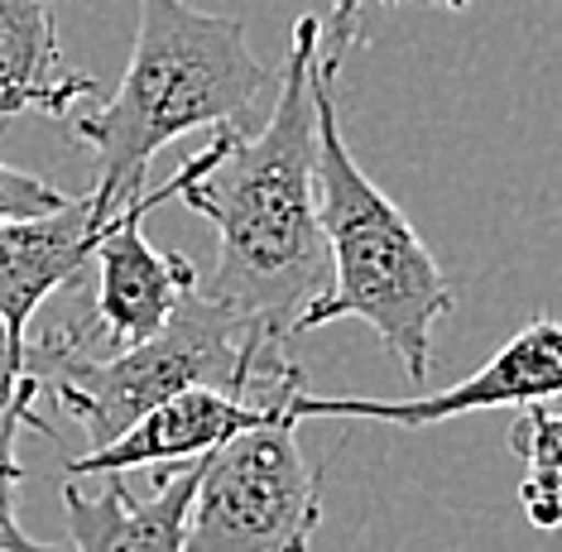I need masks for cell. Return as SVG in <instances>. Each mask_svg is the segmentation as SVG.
Instances as JSON below:
<instances>
[{"label": "cell", "mask_w": 562, "mask_h": 552, "mask_svg": "<svg viewBox=\"0 0 562 552\" xmlns=\"http://www.w3.org/2000/svg\"><path fill=\"white\" fill-rule=\"evenodd\" d=\"M20 384H24V341L0 317V404L15 399Z\"/></svg>", "instance_id": "obj_16"}, {"label": "cell", "mask_w": 562, "mask_h": 552, "mask_svg": "<svg viewBox=\"0 0 562 552\" xmlns=\"http://www.w3.org/2000/svg\"><path fill=\"white\" fill-rule=\"evenodd\" d=\"M317 44L323 20L303 15L274 82L270 121L255 135L212 125L202 154L188 159L178 198L216 236L212 298L270 323L293 341V323L331 279L317 216Z\"/></svg>", "instance_id": "obj_1"}, {"label": "cell", "mask_w": 562, "mask_h": 552, "mask_svg": "<svg viewBox=\"0 0 562 552\" xmlns=\"http://www.w3.org/2000/svg\"><path fill=\"white\" fill-rule=\"evenodd\" d=\"M323 529V471L299 447V418H270L202 457L188 552H308Z\"/></svg>", "instance_id": "obj_5"}, {"label": "cell", "mask_w": 562, "mask_h": 552, "mask_svg": "<svg viewBox=\"0 0 562 552\" xmlns=\"http://www.w3.org/2000/svg\"><path fill=\"white\" fill-rule=\"evenodd\" d=\"M509 447L524 461L519 505L539 529H562L558 523V485H562V408H548V399L524 404Z\"/></svg>", "instance_id": "obj_12"}, {"label": "cell", "mask_w": 562, "mask_h": 552, "mask_svg": "<svg viewBox=\"0 0 562 552\" xmlns=\"http://www.w3.org/2000/svg\"><path fill=\"white\" fill-rule=\"evenodd\" d=\"M87 97L97 82L63 58L48 0H0V121L30 111L68 121Z\"/></svg>", "instance_id": "obj_11"}, {"label": "cell", "mask_w": 562, "mask_h": 552, "mask_svg": "<svg viewBox=\"0 0 562 552\" xmlns=\"http://www.w3.org/2000/svg\"><path fill=\"white\" fill-rule=\"evenodd\" d=\"M202 476V457L178 461L155 481V495L135 499L125 471H106L101 491H78L63 481V515L72 529V552H188V505Z\"/></svg>", "instance_id": "obj_10"}, {"label": "cell", "mask_w": 562, "mask_h": 552, "mask_svg": "<svg viewBox=\"0 0 562 552\" xmlns=\"http://www.w3.org/2000/svg\"><path fill=\"white\" fill-rule=\"evenodd\" d=\"M24 370L82 423L92 447L121 438L145 408L198 384L279 408H289L303 390V370L293 365L284 331L226 307L202 293V284L155 337L111 356L82 351L68 327H44L40 337H24Z\"/></svg>", "instance_id": "obj_3"}, {"label": "cell", "mask_w": 562, "mask_h": 552, "mask_svg": "<svg viewBox=\"0 0 562 552\" xmlns=\"http://www.w3.org/2000/svg\"><path fill=\"white\" fill-rule=\"evenodd\" d=\"M188 178V164H178V173L155 192H139L135 202L111 216L106 230L97 236L92 260L87 269H97V293H92V323H72L68 337L92 356H111L125 346L155 337V331L173 317V307L188 298L202 274L188 255L159 250L145 236V216L164 207L169 198H178Z\"/></svg>", "instance_id": "obj_6"}, {"label": "cell", "mask_w": 562, "mask_h": 552, "mask_svg": "<svg viewBox=\"0 0 562 552\" xmlns=\"http://www.w3.org/2000/svg\"><path fill=\"white\" fill-rule=\"evenodd\" d=\"M337 63L317 54V216H323L331 279L299 313L293 337L356 317L375 331L404 365L408 380H428L432 327L457 307V289L432 260L424 236L394 202L366 178L347 149L337 115Z\"/></svg>", "instance_id": "obj_4"}, {"label": "cell", "mask_w": 562, "mask_h": 552, "mask_svg": "<svg viewBox=\"0 0 562 552\" xmlns=\"http://www.w3.org/2000/svg\"><path fill=\"white\" fill-rule=\"evenodd\" d=\"M558 523H562V485H558Z\"/></svg>", "instance_id": "obj_17"}, {"label": "cell", "mask_w": 562, "mask_h": 552, "mask_svg": "<svg viewBox=\"0 0 562 552\" xmlns=\"http://www.w3.org/2000/svg\"><path fill=\"white\" fill-rule=\"evenodd\" d=\"M361 5L366 0H331V24H323V44H317V54L327 63L347 58V48L356 44V34H361ZM375 5H408V0H375ZM432 5H447V10H462L467 0H432Z\"/></svg>", "instance_id": "obj_15"}, {"label": "cell", "mask_w": 562, "mask_h": 552, "mask_svg": "<svg viewBox=\"0 0 562 552\" xmlns=\"http://www.w3.org/2000/svg\"><path fill=\"white\" fill-rule=\"evenodd\" d=\"M34 399H40V380L24 370V384L10 404H0V552H63V548H48V543H34L30 533L20 529L15 519V491L24 481V466L15 457V442L20 432H40V438H54V428L34 414Z\"/></svg>", "instance_id": "obj_13"}, {"label": "cell", "mask_w": 562, "mask_h": 552, "mask_svg": "<svg viewBox=\"0 0 562 552\" xmlns=\"http://www.w3.org/2000/svg\"><path fill=\"white\" fill-rule=\"evenodd\" d=\"M562 394V323L533 317L524 331H515L501 351L452 390L418 394V399H317V394H293V418H375L394 428H428L481 408H524Z\"/></svg>", "instance_id": "obj_7"}, {"label": "cell", "mask_w": 562, "mask_h": 552, "mask_svg": "<svg viewBox=\"0 0 562 552\" xmlns=\"http://www.w3.org/2000/svg\"><path fill=\"white\" fill-rule=\"evenodd\" d=\"M279 77L250 54L246 24L207 15L188 0H139L131 63L116 97L72 115V135L92 149L97 212L116 216L139 198L149 164L188 131H212L246 115Z\"/></svg>", "instance_id": "obj_2"}, {"label": "cell", "mask_w": 562, "mask_h": 552, "mask_svg": "<svg viewBox=\"0 0 562 552\" xmlns=\"http://www.w3.org/2000/svg\"><path fill=\"white\" fill-rule=\"evenodd\" d=\"M289 408L279 404H250L222 390H178L164 404L145 408L121 438L92 447L82 457H68V476H106V471H139V466H178V461H193L216 452L226 438L255 428V423L284 418ZM293 418V414H289Z\"/></svg>", "instance_id": "obj_8"}, {"label": "cell", "mask_w": 562, "mask_h": 552, "mask_svg": "<svg viewBox=\"0 0 562 552\" xmlns=\"http://www.w3.org/2000/svg\"><path fill=\"white\" fill-rule=\"evenodd\" d=\"M68 202V192L54 188L40 173H24L15 164L0 159V222H15V216H44Z\"/></svg>", "instance_id": "obj_14"}, {"label": "cell", "mask_w": 562, "mask_h": 552, "mask_svg": "<svg viewBox=\"0 0 562 552\" xmlns=\"http://www.w3.org/2000/svg\"><path fill=\"white\" fill-rule=\"evenodd\" d=\"M101 230H106V216L97 212L92 192L68 198L44 216L0 222V317L20 341L30 337L40 303L82 279Z\"/></svg>", "instance_id": "obj_9"}]
</instances>
